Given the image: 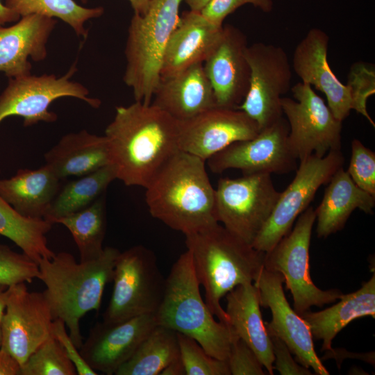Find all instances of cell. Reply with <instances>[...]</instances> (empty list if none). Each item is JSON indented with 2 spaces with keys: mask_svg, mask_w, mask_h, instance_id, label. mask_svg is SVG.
Segmentation results:
<instances>
[{
  "mask_svg": "<svg viewBox=\"0 0 375 375\" xmlns=\"http://www.w3.org/2000/svg\"><path fill=\"white\" fill-rule=\"evenodd\" d=\"M105 136L117 179L145 188L178 151V120L152 103L118 106Z\"/></svg>",
  "mask_w": 375,
  "mask_h": 375,
  "instance_id": "1",
  "label": "cell"
},
{
  "mask_svg": "<svg viewBox=\"0 0 375 375\" xmlns=\"http://www.w3.org/2000/svg\"><path fill=\"white\" fill-rule=\"evenodd\" d=\"M151 216L185 235L218 222L215 189L205 161L179 151L159 170L145 188Z\"/></svg>",
  "mask_w": 375,
  "mask_h": 375,
  "instance_id": "2",
  "label": "cell"
},
{
  "mask_svg": "<svg viewBox=\"0 0 375 375\" xmlns=\"http://www.w3.org/2000/svg\"><path fill=\"white\" fill-rule=\"evenodd\" d=\"M119 253L117 249L108 247L98 258L78 262L72 254L60 252L38 263V278L46 286L43 293L54 318L64 322L78 349L83 342L80 321L87 312L99 310L104 288L112 281Z\"/></svg>",
  "mask_w": 375,
  "mask_h": 375,
  "instance_id": "3",
  "label": "cell"
},
{
  "mask_svg": "<svg viewBox=\"0 0 375 375\" xmlns=\"http://www.w3.org/2000/svg\"><path fill=\"white\" fill-rule=\"evenodd\" d=\"M206 303L219 321L228 324L221 299L235 287L253 283L264 267L265 253L254 249L219 222L185 235Z\"/></svg>",
  "mask_w": 375,
  "mask_h": 375,
  "instance_id": "4",
  "label": "cell"
},
{
  "mask_svg": "<svg viewBox=\"0 0 375 375\" xmlns=\"http://www.w3.org/2000/svg\"><path fill=\"white\" fill-rule=\"evenodd\" d=\"M192 255L187 249L173 264L162 302L154 313L157 325L194 338L206 352L226 360L238 336L229 324L217 322L199 291Z\"/></svg>",
  "mask_w": 375,
  "mask_h": 375,
  "instance_id": "5",
  "label": "cell"
},
{
  "mask_svg": "<svg viewBox=\"0 0 375 375\" xmlns=\"http://www.w3.org/2000/svg\"><path fill=\"white\" fill-rule=\"evenodd\" d=\"M184 0H151L146 12L134 14L125 47L124 81L133 90L135 101L150 104L160 81L162 57L179 22Z\"/></svg>",
  "mask_w": 375,
  "mask_h": 375,
  "instance_id": "6",
  "label": "cell"
},
{
  "mask_svg": "<svg viewBox=\"0 0 375 375\" xmlns=\"http://www.w3.org/2000/svg\"><path fill=\"white\" fill-rule=\"evenodd\" d=\"M112 281V295L103 314V321L108 323L154 314L164 296L166 278L155 254L138 245L119 253Z\"/></svg>",
  "mask_w": 375,
  "mask_h": 375,
  "instance_id": "7",
  "label": "cell"
},
{
  "mask_svg": "<svg viewBox=\"0 0 375 375\" xmlns=\"http://www.w3.org/2000/svg\"><path fill=\"white\" fill-rule=\"evenodd\" d=\"M280 194L268 173L222 178L215 189L217 220L232 234L251 245Z\"/></svg>",
  "mask_w": 375,
  "mask_h": 375,
  "instance_id": "8",
  "label": "cell"
},
{
  "mask_svg": "<svg viewBox=\"0 0 375 375\" xmlns=\"http://www.w3.org/2000/svg\"><path fill=\"white\" fill-rule=\"evenodd\" d=\"M315 210L308 207L299 217L292 231L265 253L264 267L281 273L290 291L295 311L303 313L312 306L322 307L340 299V290H322L311 279L309 248Z\"/></svg>",
  "mask_w": 375,
  "mask_h": 375,
  "instance_id": "9",
  "label": "cell"
},
{
  "mask_svg": "<svg viewBox=\"0 0 375 375\" xmlns=\"http://www.w3.org/2000/svg\"><path fill=\"white\" fill-rule=\"evenodd\" d=\"M344 161L341 150H331L323 157L311 155L300 161L296 175L281 192L269 217L251 246L267 253L288 235L294 222L312 201L322 185L329 182Z\"/></svg>",
  "mask_w": 375,
  "mask_h": 375,
  "instance_id": "10",
  "label": "cell"
},
{
  "mask_svg": "<svg viewBox=\"0 0 375 375\" xmlns=\"http://www.w3.org/2000/svg\"><path fill=\"white\" fill-rule=\"evenodd\" d=\"M294 99L282 97L281 108L289 126L288 142L300 161L311 155L323 157L340 150L342 122L308 83L291 88Z\"/></svg>",
  "mask_w": 375,
  "mask_h": 375,
  "instance_id": "11",
  "label": "cell"
},
{
  "mask_svg": "<svg viewBox=\"0 0 375 375\" xmlns=\"http://www.w3.org/2000/svg\"><path fill=\"white\" fill-rule=\"evenodd\" d=\"M245 57L249 86L238 109L253 119L260 131L283 117L281 99L292 88V65L283 48L261 42L247 46Z\"/></svg>",
  "mask_w": 375,
  "mask_h": 375,
  "instance_id": "12",
  "label": "cell"
},
{
  "mask_svg": "<svg viewBox=\"0 0 375 375\" xmlns=\"http://www.w3.org/2000/svg\"><path fill=\"white\" fill-rule=\"evenodd\" d=\"M76 71L75 65L64 76L31 74L10 78L8 85L0 95V123L7 117L19 116L24 126H29L39 122H53L57 115L49 110L56 99L72 97L98 108L101 101L89 97V91L81 83L70 81Z\"/></svg>",
  "mask_w": 375,
  "mask_h": 375,
  "instance_id": "13",
  "label": "cell"
},
{
  "mask_svg": "<svg viewBox=\"0 0 375 375\" xmlns=\"http://www.w3.org/2000/svg\"><path fill=\"white\" fill-rule=\"evenodd\" d=\"M54 319L43 292H30L26 283L8 286L0 347L22 365L52 335Z\"/></svg>",
  "mask_w": 375,
  "mask_h": 375,
  "instance_id": "14",
  "label": "cell"
},
{
  "mask_svg": "<svg viewBox=\"0 0 375 375\" xmlns=\"http://www.w3.org/2000/svg\"><path fill=\"white\" fill-rule=\"evenodd\" d=\"M289 126L282 117L253 138L235 142L210 158L213 173L238 169L243 174H286L297 169V157L288 142Z\"/></svg>",
  "mask_w": 375,
  "mask_h": 375,
  "instance_id": "15",
  "label": "cell"
},
{
  "mask_svg": "<svg viewBox=\"0 0 375 375\" xmlns=\"http://www.w3.org/2000/svg\"><path fill=\"white\" fill-rule=\"evenodd\" d=\"M180 151L208 160L230 144L252 139L258 124L244 111L215 106L188 119L178 121Z\"/></svg>",
  "mask_w": 375,
  "mask_h": 375,
  "instance_id": "16",
  "label": "cell"
},
{
  "mask_svg": "<svg viewBox=\"0 0 375 375\" xmlns=\"http://www.w3.org/2000/svg\"><path fill=\"white\" fill-rule=\"evenodd\" d=\"M283 275L264 267L253 283L258 290L260 306L269 308L272 321L265 323L267 332L274 334L288 346L297 361L315 374L328 375L321 359L317 356L313 337L304 319L292 309L283 288Z\"/></svg>",
  "mask_w": 375,
  "mask_h": 375,
  "instance_id": "17",
  "label": "cell"
},
{
  "mask_svg": "<svg viewBox=\"0 0 375 375\" xmlns=\"http://www.w3.org/2000/svg\"><path fill=\"white\" fill-rule=\"evenodd\" d=\"M156 325L154 314L142 315L115 323L97 322L90 328L79 351L95 372L115 374Z\"/></svg>",
  "mask_w": 375,
  "mask_h": 375,
  "instance_id": "18",
  "label": "cell"
},
{
  "mask_svg": "<svg viewBox=\"0 0 375 375\" xmlns=\"http://www.w3.org/2000/svg\"><path fill=\"white\" fill-rule=\"evenodd\" d=\"M247 46L242 31L231 24L224 25L219 42L203 62L217 106L238 109L244 99L250 78L245 57Z\"/></svg>",
  "mask_w": 375,
  "mask_h": 375,
  "instance_id": "19",
  "label": "cell"
},
{
  "mask_svg": "<svg viewBox=\"0 0 375 375\" xmlns=\"http://www.w3.org/2000/svg\"><path fill=\"white\" fill-rule=\"evenodd\" d=\"M329 37L319 28L309 30L294 49L292 69L301 82L324 94L334 117L342 122L353 110L350 88L332 71L327 53Z\"/></svg>",
  "mask_w": 375,
  "mask_h": 375,
  "instance_id": "20",
  "label": "cell"
},
{
  "mask_svg": "<svg viewBox=\"0 0 375 375\" xmlns=\"http://www.w3.org/2000/svg\"><path fill=\"white\" fill-rule=\"evenodd\" d=\"M222 31L223 26L214 25L200 12L184 11L165 46L160 78L172 76L203 62L219 42Z\"/></svg>",
  "mask_w": 375,
  "mask_h": 375,
  "instance_id": "21",
  "label": "cell"
},
{
  "mask_svg": "<svg viewBox=\"0 0 375 375\" xmlns=\"http://www.w3.org/2000/svg\"><path fill=\"white\" fill-rule=\"evenodd\" d=\"M56 20L38 14L22 17L14 25L0 27V72L9 78L31 74V58L44 60L46 44Z\"/></svg>",
  "mask_w": 375,
  "mask_h": 375,
  "instance_id": "22",
  "label": "cell"
},
{
  "mask_svg": "<svg viewBox=\"0 0 375 375\" xmlns=\"http://www.w3.org/2000/svg\"><path fill=\"white\" fill-rule=\"evenodd\" d=\"M151 103L178 121L193 117L217 106L203 62L169 77L160 78Z\"/></svg>",
  "mask_w": 375,
  "mask_h": 375,
  "instance_id": "23",
  "label": "cell"
},
{
  "mask_svg": "<svg viewBox=\"0 0 375 375\" xmlns=\"http://www.w3.org/2000/svg\"><path fill=\"white\" fill-rule=\"evenodd\" d=\"M260 306L258 290L253 283L238 285L226 294L228 324L272 375L274 357Z\"/></svg>",
  "mask_w": 375,
  "mask_h": 375,
  "instance_id": "24",
  "label": "cell"
},
{
  "mask_svg": "<svg viewBox=\"0 0 375 375\" xmlns=\"http://www.w3.org/2000/svg\"><path fill=\"white\" fill-rule=\"evenodd\" d=\"M44 160L60 180L83 176L110 164L108 140L85 130L68 133L44 154Z\"/></svg>",
  "mask_w": 375,
  "mask_h": 375,
  "instance_id": "25",
  "label": "cell"
},
{
  "mask_svg": "<svg viewBox=\"0 0 375 375\" xmlns=\"http://www.w3.org/2000/svg\"><path fill=\"white\" fill-rule=\"evenodd\" d=\"M315 210L318 238H326L342 230L352 212L358 208L372 214L375 197L357 186L341 167L328 183Z\"/></svg>",
  "mask_w": 375,
  "mask_h": 375,
  "instance_id": "26",
  "label": "cell"
},
{
  "mask_svg": "<svg viewBox=\"0 0 375 375\" xmlns=\"http://www.w3.org/2000/svg\"><path fill=\"white\" fill-rule=\"evenodd\" d=\"M299 315L312 337L322 341L321 351L332 350L333 339L351 321L366 316L375 317V273L358 290L343 294L340 301L331 307Z\"/></svg>",
  "mask_w": 375,
  "mask_h": 375,
  "instance_id": "27",
  "label": "cell"
},
{
  "mask_svg": "<svg viewBox=\"0 0 375 375\" xmlns=\"http://www.w3.org/2000/svg\"><path fill=\"white\" fill-rule=\"evenodd\" d=\"M59 181L46 165L34 170L21 169L0 180V195L22 216L44 219L58 192Z\"/></svg>",
  "mask_w": 375,
  "mask_h": 375,
  "instance_id": "28",
  "label": "cell"
},
{
  "mask_svg": "<svg viewBox=\"0 0 375 375\" xmlns=\"http://www.w3.org/2000/svg\"><path fill=\"white\" fill-rule=\"evenodd\" d=\"M52 226L44 219L22 216L0 195V235L12 241L38 264L56 254L49 248L46 237Z\"/></svg>",
  "mask_w": 375,
  "mask_h": 375,
  "instance_id": "29",
  "label": "cell"
},
{
  "mask_svg": "<svg viewBox=\"0 0 375 375\" xmlns=\"http://www.w3.org/2000/svg\"><path fill=\"white\" fill-rule=\"evenodd\" d=\"M180 357L177 332L156 325L115 375H158Z\"/></svg>",
  "mask_w": 375,
  "mask_h": 375,
  "instance_id": "30",
  "label": "cell"
},
{
  "mask_svg": "<svg viewBox=\"0 0 375 375\" xmlns=\"http://www.w3.org/2000/svg\"><path fill=\"white\" fill-rule=\"evenodd\" d=\"M115 179V169L109 164L68 183L58 192L44 219L53 224L54 220L87 208Z\"/></svg>",
  "mask_w": 375,
  "mask_h": 375,
  "instance_id": "31",
  "label": "cell"
},
{
  "mask_svg": "<svg viewBox=\"0 0 375 375\" xmlns=\"http://www.w3.org/2000/svg\"><path fill=\"white\" fill-rule=\"evenodd\" d=\"M71 233L78 247L80 261L98 258L103 251L106 228L105 199L99 197L87 208L54 220Z\"/></svg>",
  "mask_w": 375,
  "mask_h": 375,
  "instance_id": "32",
  "label": "cell"
},
{
  "mask_svg": "<svg viewBox=\"0 0 375 375\" xmlns=\"http://www.w3.org/2000/svg\"><path fill=\"white\" fill-rule=\"evenodd\" d=\"M4 5L20 17L38 14L58 18L83 37L88 33L85 22L101 16L104 12L103 7L85 8L74 0H6Z\"/></svg>",
  "mask_w": 375,
  "mask_h": 375,
  "instance_id": "33",
  "label": "cell"
},
{
  "mask_svg": "<svg viewBox=\"0 0 375 375\" xmlns=\"http://www.w3.org/2000/svg\"><path fill=\"white\" fill-rule=\"evenodd\" d=\"M63 347L53 334L21 365L19 375H76Z\"/></svg>",
  "mask_w": 375,
  "mask_h": 375,
  "instance_id": "34",
  "label": "cell"
},
{
  "mask_svg": "<svg viewBox=\"0 0 375 375\" xmlns=\"http://www.w3.org/2000/svg\"><path fill=\"white\" fill-rule=\"evenodd\" d=\"M185 375H231L226 360L208 355L192 338L177 332Z\"/></svg>",
  "mask_w": 375,
  "mask_h": 375,
  "instance_id": "35",
  "label": "cell"
},
{
  "mask_svg": "<svg viewBox=\"0 0 375 375\" xmlns=\"http://www.w3.org/2000/svg\"><path fill=\"white\" fill-rule=\"evenodd\" d=\"M347 85L350 88L353 110L364 116L375 127L367 110L369 97L375 93V68L372 63L358 61L349 69Z\"/></svg>",
  "mask_w": 375,
  "mask_h": 375,
  "instance_id": "36",
  "label": "cell"
},
{
  "mask_svg": "<svg viewBox=\"0 0 375 375\" xmlns=\"http://www.w3.org/2000/svg\"><path fill=\"white\" fill-rule=\"evenodd\" d=\"M38 275L37 262L0 242V284L10 286L19 283H30Z\"/></svg>",
  "mask_w": 375,
  "mask_h": 375,
  "instance_id": "37",
  "label": "cell"
},
{
  "mask_svg": "<svg viewBox=\"0 0 375 375\" xmlns=\"http://www.w3.org/2000/svg\"><path fill=\"white\" fill-rule=\"evenodd\" d=\"M347 172L357 186L375 197V153L358 139L351 142Z\"/></svg>",
  "mask_w": 375,
  "mask_h": 375,
  "instance_id": "38",
  "label": "cell"
},
{
  "mask_svg": "<svg viewBox=\"0 0 375 375\" xmlns=\"http://www.w3.org/2000/svg\"><path fill=\"white\" fill-rule=\"evenodd\" d=\"M232 375H264L263 365L251 349L236 336L232 341L226 360Z\"/></svg>",
  "mask_w": 375,
  "mask_h": 375,
  "instance_id": "39",
  "label": "cell"
},
{
  "mask_svg": "<svg viewBox=\"0 0 375 375\" xmlns=\"http://www.w3.org/2000/svg\"><path fill=\"white\" fill-rule=\"evenodd\" d=\"M245 4H252L264 12L273 9L272 0H212L200 12L210 22L222 27L225 18Z\"/></svg>",
  "mask_w": 375,
  "mask_h": 375,
  "instance_id": "40",
  "label": "cell"
},
{
  "mask_svg": "<svg viewBox=\"0 0 375 375\" xmlns=\"http://www.w3.org/2000/svg\"><path fill=\"white\" fill-rule=\"evenodd\" d=\"M274 357V369L282 375H310L311 371L305 367L291 356L292 352L279 338L269 333Z\"/></svg>",
  "mask_w": 375,
  "mask_h": 375,
  "instance_id": "41",
  "label": "cell"
},
{
  "mask_svg": "<svg viewBox=\"0 0 375 375\" xmlns=\"http://www.w3.org/2000/svg\"><path fill=\"white\" fill-rule=\"evenodd\" d=\"M65 324L59 318L54 319L52 326L53 335L63 347L67 356L74 365L77 374L97 375L98 373L92 369L84 360L79 349L76 347L67 332Z\"/></svg>",
  "mask_w": 375,
  "mask_h": 375,
  "instance_id": "42",
  "label": "cell"
},
{
  "mask_svg": "<svg viewBox=\"0 0 375 375\" xmlns=\"http://www.w3.org/2000/svg\"><path fill=\"white\" fill-rule=\"evenodd\" d=\"M20 363L7 351L0 347V375H19Z\"/></svg>",
  "mask_w": 375,
  "mask_h": 375,
  "instance_id": "43",
  "label": "cell"
},
{
  "mask_svg": "<svg viewBox=\"0 0 375 375\" xmlns=\"http://www.w3.org/2000/svg\"><path fill=\"white\" fill-rule=\"evenodd\" d=\"M160 375H185V368L181 357L170 362L161 372Z\"/></svg>",
  "mask_w": 375,
  "mask_h": 375,
  "instance_id": "44",
  "label": "cell"
},
{
  "mask_svg": "<svg viewBox=\"0 0 375 375\" xmlns=\"http://www.w3.org/2000/svg\"><path fill=\"white\" fill-rule=\"evenodd\" d=\"M21 17L3 4L0 0V27L6 23L17 21Z\"/></svg>",
  "mask_w": 375,
  "mask_h": 375,
  "instance_id": "45",
  "label": "cell"
},
{
  "mask_svg": "<svg viewBox=\"0 0 375 375\" xmlns=\"http://www.w3.org/2000/svg\"><path fill=\"white\" fill-rule=\"evenodd\" d=\"M85 3L88 0H81ZM134 11V14L143 15L147 10L151 0H128Z\"/></svg>",
  "mask_w": 375,
  "mask_h": 375,
  "instance_id": "46",
  "label": "cell"
},
{
  "mask_svg": "<svg viewBox=\"0 0 375 375\" xmlns=\"http://www.w3.org/2000/svg\"><path fill=\"white\" fill-rule=\"evenodd\" d=\"M8 288V286L6 285L0 284V347L1 340V321L6 308Z\"/></svg>",
  "mask_w": 375,
  "mask_h": 375,
  "instance_id": "47",
  "label": "cell"
},
{
  "mask_svg": "<svg viewBox=\"0 0 375 375\" xmlns=\"http://www.w3.org/2000/svg\"><path fill=\"white\" fill-rule=\"evenodd\" d=\"M211 1L212 0H184L189 6L190 10L196 12H201V10Z\"/></svg>",
  "mask_w": 375,
  "mask_h": 375,
  "instance_id": "48",
  "label": "cell"
}]
</instances>
